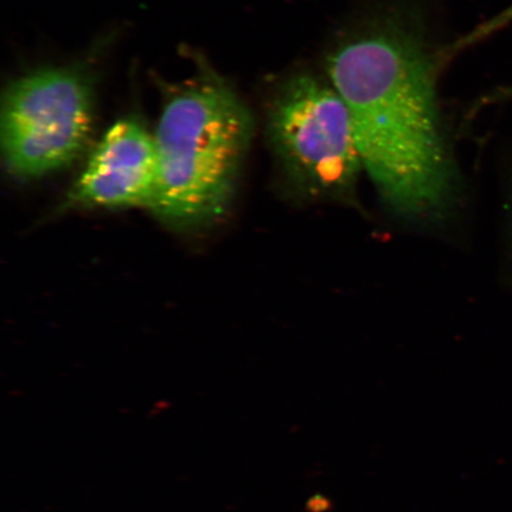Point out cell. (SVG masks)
Returning a JSON list of instances; mask_svg holds the SVG:
<instances>
[{"label": "cell", "instance_id": "obj_4", "mask_svg": "<svg viewBox=\"0 0 512 512\" xmlns=\"http://www.w3.org/2000/svg\"><path fill=\"white\" fill-rule=\"evenodd\" d=\"M93 92L75 69L25 76L5 96L2 145L11 174L37 178L66 168L92 136Z\"/></svg>", "mask_w": 512, "mask_h": 512}, {"label": "cell", "instance_id": "obj_7", "mask_svg": "<svg viewBox=\"0 0 512 512\" xmlns=\"http://www.w3.org/2000/svg\"><path fill=\"white\" fill-rule=\"evenodd\" d=\"M491 102H502L512 100V86L499 88L495 94L490 95Z\"/></svg>", "mask_w": 512, "mask_h": 512}, {"label": "cell", "instance_id": "obj_3", "mask_svg": "<svg viewBox=\"0 0 512 512\" xmlns=\"http://www.w3.org/2000/svg\"><path fill=\"white\" fill-rule=\"evenodd\" d=\"M268 138L296 200L351 203L364 175L354 126L328 78L298 73L275 92Z\"/></svg>", "mask_w": 512, "mask_h": 512}, {"label": "cell", "instance_id": "obj_8", "mask_svg": "<svg viewBox=\"0 0 512 512\" xmlns=\"http://www.w3.org/2000/svg\"><path fill=\"white\" fill-rule=\"evenodd\" d=\"M507 223H508L509 246H510L511 253H512V185H511L510 194H509V198H508Z\"/></svg>", "mask_w": 512, "mask_h": 512}, {"label": "cell", "instance_id": "obj_5", "mask_svg": "<svg viewBox=\"0 0 512 512\" xmlns=\"http://www.w3.org/2000/svg\"><path fill=\"white\" fill-rule=\"evenodd\" d=\"M157 185L155 136L136 119H123L96 145L68 202L83 208L151 209Z\"/></svg>", "mask_w": 512, "mask_h": 512}, {"label": "cell", "instance_id": "obj_6", "mask_svg": "<svg viewBox=\"0 0 512 512\" xmlns=\"http://www.w3.org/2000/svg\"><path fill=\"white\" fill-rule=\"evenodd\" d=\"M510 24H512V4L508 6L507 9L499 12V14L490 19V21L483 24L482 27L473 31L472 34L467 36L465 42L466 44L475 43L482 40V38L495 34L498 30L508 27Z\"/></svg>", "mask_w": 512, "mask_h": 512}, {"label": "cell", "instance_id": "obj_1", "mask_svg": "<svg viewBox=\"0 0 512 512\" xmlns=\"http://www.w3.org/2000/svg\"><path fill=\"white\" fill-rule=\"evenodd\" d=\"M326 78L347 105L364 175L396 219L437 227L463 201V181L437 101V64L418 21L370 16L326 57Z\"/></svg>", "mask_w": 512, "mask_h": 512}, {"label": "cell", "instance_id": "obj_2", "mask_svg": "<svg viewBox=\"0 0 512 512\" xmlns=\"http://www.w3.org/2000/svg\"><path fill=\"white\" fill-rule=\"evenodd\" d=\"M155 143L158 185L151 210L177 228L220 219L229 208L253 137V119L232 89L200 76L172 94Z\"/></svg>", "mask_w": 512, "mask_h": 512}]
</instances>
